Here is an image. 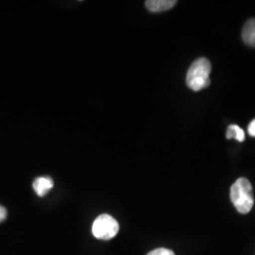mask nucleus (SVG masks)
<instances>
[{
    "mask_svg": "<svg viewBox=\"0 0 255 255\" xmlns=\"http://www.w3.org/2000/svg\"><path fill=\"white\" fill-rule=\"evenodd\" d=\"M231 200L240 214H248L253 209L255 198L253 186L246 178H239L231 187Z\"/></svg>",
    "mask_w": 255,
    "mask_h": 255,
    "instance_id": "f257e3e1",
    "label": "nucleus"
},
{
    "mask_svg": "<svg viewBox=\"0 0 255 255\" xmlns=\"http://www.w3.org/2000/svg\"><path fill=\"white\" fill-rule=\"evenodd\" d=\"M212 65L206 58H199L190 65L186 75V84L193 91H201L211 84Z\"/></svg>",
    "mask_w": 255,
    "mask_h": 255,
    "instance_id": "f03ea898",
    "label": "nucleus"
},
{
    "mask_svg": "<svg viewBox=\"0 0 255 255\" xmlns=\"http://www.w3.org/2000/svg\"><path fill=\"white\" fill-rule=\"evenodd\" d=\"M119 222L110 215H101L93 223L92 233L98 239L109 240L118 235Z\"/></svg>",
    "mask_w": 255,
    "mask_h": 255,
    "instance_id": "7ed1b4c3",
    "label": "nucleus"
},
{
    "mask_svg": "<svg viewBox=\"0 0 255 255\" xmlns=\"http://www.w3.org/2000/svg\"><path fill=\"white\" fill-rule=\"evenodd\" d=\"M177 4L176 0H147L146 9L151 12H160L173 8Z\"/></svg>",
    "mask_w": 255,
    "mask_h": 255,
    "instance_id": "20e7f679",
    "label": "nucleus"
},
{
    "mask_svg": "<svg viewBox=\"0 0 255 255\" xmlns=\"http://www.w3.org/2000/svg\"><path fill=\"white\" fill-rule=\"evenodd\" d=\"M54 182L49 177H39L33 182V189L39 197H44L53 188Z\"/></svg>",
    "mask_w": 255,
    "mask_h": 255,
    "instance_id": "39448f33",
    "label": "nucleus"
},
{
    "mask_svg": "<svg viewBox=\"0 0 255 255\" xmlns=\"http://www.w3.org/2000/svg\"><path fill=\"white\" fill-rule=\"evenodd\" d=\"M242 38L248 46L255 47V18L249 19L242 29Z\"/></svg>",
    "mask_w": 255,
    "mask_h": 255,
    "instance_id": "423d86ee",
    "label": "nucleus"
},
{
    "mask_svg": "<svg viewBox=\"0 0 255 255\" xmlns=\"http://www.w3.org/2000/svg\"><path fill=\"white\" fill-rule=\"evenodd\" d=\"M226 137H227V139L235 138L239 142H243L245 140V132L239 126L234 124V125L229 126Z\"/></svg>",
    "mask_w": 255,
    "mask_h": 255,
    "instance_id": "0eeeda50",
    "label": "nucleus"
},
{
    "mask_svg": "<svg viewBox=\"0 0 255 255\" xmlns=\"http://www.w3.org/2000/svg\"><path fill=\"white\" fill-rule=\"evenodd\" d=\"M146 255H175L173 252L168 250V249H164V248H160V249H156L154 251L150 252L149 254Z\"/></svg>",
    "mask_w": 255,
    "mask_h": 255,
    "instance_id": "6e6552de",
    "label": "nucleus"
},
{
    "mask_svg": "<svg viewBox=\"0 0 255 255\" xmlns=\"http://www.w3.org/2000/svg\"><path fill=\"white\" fill-rule=\"evenodd\" d=\"M248 132H249V134H250L251 136L255 137V119H254V120L250 123V125H249V127H248Z\"/></svg>",
    "mask_w": 255,
    "mask_h": 255,
    "instance_id": "1a4fd4ad",
    "label": "nucleus"
},
{
    "mask_svg": "<svg viewBox=\"0 0 255 255\" xmlns=\"http://www.w3.org/2000/svg\"><path fill=\"white\" fill-rule=\"evenodd\" d=\"M7 218V210L0 205V222L4 221Z\"/></svg>",
    "mask_w": 255,
    "mask_h": 255,
    "instance_id": "9d476101",
    "label": "nucleus"
}]
</instances>
